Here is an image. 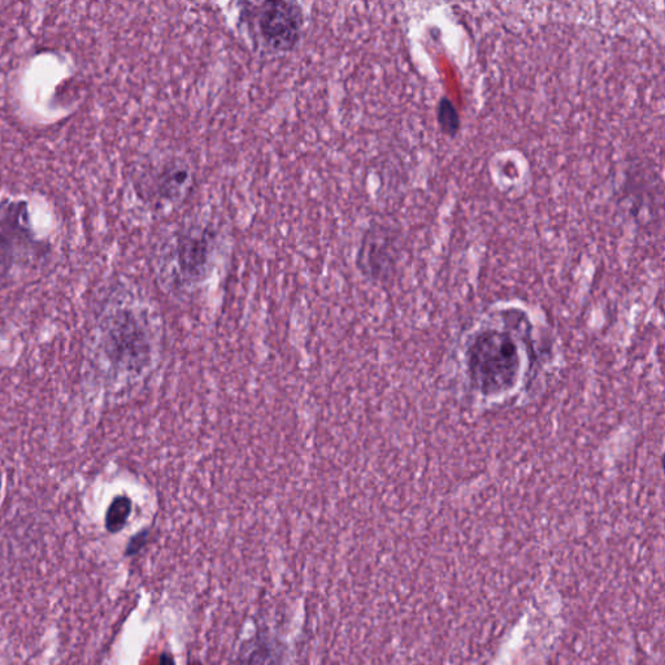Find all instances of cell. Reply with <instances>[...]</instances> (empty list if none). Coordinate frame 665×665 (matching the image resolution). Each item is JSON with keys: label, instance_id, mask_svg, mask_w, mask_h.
Instances as JSON below:
<instances>
[{"label": "cell", "instance_id": "4", "mask_svg": "<svg viewBox=\"0 0 665 665\" xmlns=\"http://www.w3.org/2000/svg\"><path fill=\"white\" fill-rule=\"evenodd\" d=\"M195 180L197 176L190 160L167 152L143 168L139 190L145 202L155 211H171L190 197Z\"/></svg>", "mask_w": 665, "mask_h": 665}, {"label": "cell", "instance_id": "13", "mask_svg": "<svg viewBox=\"0 0 665 665\" xmlns=\"http://www.w3.org/2000/svg\"><path fill=\"white\" fill-rule=\"evenodd\" d=\"M0 490H2V471H0Z\"/></svg>", "mask_w": 665, "mask_h": 665}, {"label": "cell", "instance_id": "2", "mask_svg": "<svg viewBox=\"0 0 665 665\" xmlns=\"http://www.w3.org/2000/svg\"><path fill=\"white\" fill-rule=\"evenodd\" d=\"M238 24L255 52L280 56L302 42L307 17L295 2H245L238 4Z\"/></svg>", "mask_w": 665, "mask_h": 665}, {"label": "cell", "instance_id": "12", "mask_svg": "<svg viewBox=\"0 0 665 665\" xmlns=\"http://www.w3.org/2000/svg\"><path fill=\"white\" fill-rule=\"evenodd\" d=\"M160 665H176L175 659H173L171 654L165 653L160 658Z\"/></svg>", "mask_w": 665, "mask_h": 665}, {"label": "cell", "instance_id": "5", "mask_svg": "<svg viewBox=\"0 0 665 665\" xmlns=\"http://www.w3.org/2000/svg\"><path fill=\"white\" fill-rule=\"evenodd\" d=\"M42 252V242L30 225L28 203L16 199L0 202V277L41 258Z\"/></svg>", "mask_w": 665, "mask_h": 665}, {"label": "cell", "instance_id": "11", "mask_svg": "<svg viewBox=\"0 0 665 665\" xmlns=\"http://www.w3.org/2000/svg\"><path fill=\"white\" fill-rule=\"evenodd\" d=\"M149 530H143V532L136 534L129 541L128 546H126L125 555L134 556L139 553L146 546L147 541H149Z\"/></svg>", "mask_w": 665, "mask_h": 665}, {"label": "cell", "instance_id": "10", "mask_svg": "<svg viewBox=\"0 0 665 665\" xmlns=\"http://www.w3.org/2000/svg\"><path fill=\"white\" fill-rule=\"evenodd\" d=\"M438 125L446 136L454 138L460 130V116L449 98L441 99L437 107Z\"/></svg>", "mask_w": 665, "mask_h": 665}, {"label": "cell", "instance_id": "1", "mask_svg": "<svg viewBox=\"0 0 665 665\" xmlns=\"http://www.w3.org/2000/svg\"><path fill=\"white\" fill-rule=\"evenodd\" d=\"M225 234L211 217L191 216L164 229L154 247L156 275L165 289L189 293L214 271Z\"/></svg>", "mask_w": 665, "mask_h": 665}, {"label": "cell", "instance_id": "6", "mask_svg": "<svg viewBox=\"0 0 665 665\" xmlns=\"http://www.w3.org/2000/svg\"><path fill=\"white\" fill-rule=\"evenodd\" d=\"M113 319L110 332L111 354L117 362L130 368H141L150 355V341L136 316L129 311L119 312Z\"/></svg>", "mask_w": 665, "mask_h": 665}, {"label": "cell", "instance_id": "8", "mask_svg": "<svg viewBox=\"0 0 665 665\" xmlns=\"http://www.w3.org/2000/svg\"><path fill=\"white\" fill-rule=\"evenodd\" d=\"M239 665H282L284 646L269 636L260 633L242 643L238 653Z\"/></svg>", "mask_w": 665, "mask_h": 665}, {"label": "cell", "instance_id": "3", "mask_svg": "<svg viewBox=\"0 0 665 665\" xmlns=\"http://www.w3.org/2000/svg\"><path fill=\"white\" fill-rule=\"evenodd\" d=\"M468 358L472 380L482 393L508 390L519 375V349L511 336L498 330L481 333L473 341Z\"/></svg>", "mask_w": 665, "mask_h": 665}, {"label": "cell", "instance_id": "7", "mask_svg": "<svg viewBox=\"0 0 665 665\" xmlns=\"http://www.w3.org/2000/svg\"><path fill=\"white\" fill-rule=\"evenodd\" d=\"M397 242L389 229H371L363 238L359 263L369 277L381 278L394 268Z\"/></svg>", "mask_w": 665, "mask_h": 665}, {"label": "cell", "instance_id": "9", "mask_svg": "<svg viewBox=\"0 0 665 665\" xmlns=\"http://www.w3.org/2000/svg\"><path fill=\"white\" fill-rule=\"evenodd\" d=\"M132 514V501L126 495L113 499L106 514V528L110 533H119L128 523Z\"/></svg>", "mask_w": 665, "mask_h": 665}]
</instances>
